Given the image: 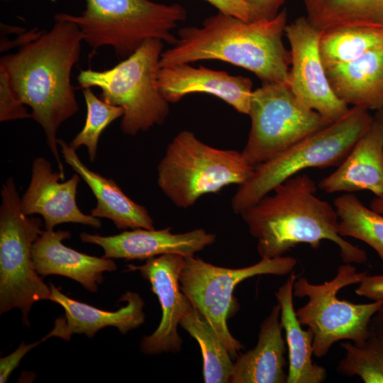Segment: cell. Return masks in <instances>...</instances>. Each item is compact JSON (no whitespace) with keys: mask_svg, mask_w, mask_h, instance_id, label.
Segmentation results:
<instances>
[{"mask_svg":"<svg viewBox=\"0 0 383 383\" xmlns=\"http://www.w3.org/2000/svg\"><path fill=\"white\" fill-rule=\"evenodd\" d=\"M55 21L49 31L21 46L16 52L1 57L0 65L6 70L17 98L31 109V118L43 129L65 179L56 135L61 124L79 111L71 73L79 60L84 38L76 23Z\"/></svg>","mask_w":383,"mask_h":383,"instance_id":"obj_1","label":"cell"},{"mask_svg":"<svg viewBox=\"0 0 383 383\" xmlns=\"http://www.w3.org/2000/svg\"><path fill=\"white\" fill-rule=\"evenodd\" d=\"M317 187L309 175L299 173L239 214L257 240L260 258L283 256L301 243L318 249L326 240L338 247L345 263L367 260L364 250L339 234L335 209L316 196Z\"/></svg>","mask_w":383,"mask_h":383,"instance_id":"obj_2","label":"cell"},{"mask_svg":"<svg viewBox=\"0 0 383 383\" xmlns=\"http://www.w3.org/2000/svg\"><path fill=\"white\" fill-rule=\"evenodd\" d=\"M287 13L267 21H245L218 11L201 28L186 26L160 55V67L217 60L254 73L262 83H288L290 51L283 43Z\"/></svg>","mask_w":383,"mask_h":383,"instance_id":"obj_3","label":"cell"},{"mask_svg":"<svg viewBox=\"0 0 383 383\" xmlns=\"http://www.w3.org/2000/svg\"><path fill=\"white\" fill-rule=\"evenodd\" d=\"M80 15L60 13L54 18L76 23L91 55L104 46L126 58L148 38L171 45L177 40L171 33L187 18L186 9L179 4H163L150 0H84Z\"/></svg>","mask_w":383,"mask_h":383,"instance_id":"obj_4","label":"cell"},{"mask_svg":"<svg viewBox=\"0 0 383 383\" xmlns=\"http://www.w3.org/2000/svg\"><path fill=\"white\" fill-rule=\"evenodd\" d=\"M374 121L368 109L353 106L338 121L305 138L273 160L254 167L250 177L238 187L232 198L233 212L239 215L303 170L339 166Z\"/></svg>","mask_w":383,"mask_h":383,"instance_id":"obj_5","label":"cell"},{"mask_svg":"<svg viewBox=\"0 0 383 383\" xmlns=\"http://www.w3.org/2000/svg\"><path fill=\"white\" fill-rule=\"evenodd\" d=\"M253 171L241 152L214 148L184 130L168 144L157 165V183L174 205L187 209L205 194L243 184Z\"/></svg>","mask_w":383,"mask_h":383,"instance_id":"obj_6","label":"cell"},{"mask_svg":"<svg viewBox=\"0 0 383 383\" xmlns=\"http://www.w3.org/2000/svg\"><path fill=\"white\" fill-rule=\"evenodd\" d=\"M162 48V40L148 38L113 67L102 71L82 70L78 74L82 89L99 87L100 99L123 109L121 129L124 134L135 135L162 125L170 113V103L157 85Z\"/></svg>","mask_w":383,"mask_h":383,"instance_id":"obj_7","label":"cell"},{"mask_svg":"<svg viewBox=\"0 0 383 383\" xmlns=\"http://www.w3.org/2000/svg\"><path fill=\"white\" fill-rule=\"evenodd\" d=\"M0 206V313L18 308L23 323L35 302L50 300L52 291L36 271L32 247L42 231V221L21 209L15 182L8 178L1 191Z\"/></svg>","mask_w":383,"mask_h":383,"instance_id":"obj_8","label":"cell"},{"mask_svg":"<svg viewBox=\"0 0 383 383\" xmlns=\"http://www.w3.org/2000/svg\"><path fill=\"white\" fill-rule=\"evenodd\" d=\"M366 272H358L351 263L338 267L336 275L321 284L311 283L304 277H297L293 285L295 297H308V301L296 311L301 326L313 333V355L321 358L340 340L362 344L371 335L370 322L383 302L354 304L338 298V292L359 284Z\"/></svg>","mask_w":383,"mask_h":383,"instance_id":"obj_9","label":"cell"},{"mask_svg":"<svg viewBox=\"0 0 383 383\" xmlns=\"http://www.w3.org/2000/svg\"><path fill=\"white\" fill-rule=\"evenodd\" d=\"M248 116L251 127L241 152L253 167L273 160L333 123L306 106L284 82L262 83L254 90Z\"/></svg>","mask_w":383,"mask_h":383,"instance_id":"obj_10","label":"cell"},{"mask_svg":"<svg viewBox=\"0 0 383 383\" xmlns=\"http://www.w3.org/2000/svg\"><path fill=\"white\" fill-rule=\"evenodd\" d=\"M296 265L295 258L284 255L261 258L257 263L241 268L216 266L194 255L184 257L179 274L180 289L222 339L232 358H235L244 347L227 326L229 313L235 309V288L243 280L257 275L288 274Z\"/></svg>","mask_w":383,"mask_h":383,"instance_id":"obj_11","label":"cell"},{"mask_svg":"<svg viewBox=\"0 0 383 383\" xmlns=\"http://www.w3.org/2000/svg\"><path fill=\"white\" fill-rule=\"evenodd\" d=\"M290 44L291 68L288 84L297 99L332 122L343 118L348 105L333 91L319 50L321 33L306 16L287 25Z\"/></svg>","mask_w":383,"mask_h":383,"instance_id":"obj_12","label":"cell"},{"mask_svg":"<svg viewBox=\"0 0 383 383\" xmlns=\"http://www.w3.org/2000/svg\"><path fill=\"white\" fill-rule=\"evenodd\" d=\"M184 258L181 255L170 253L149 258L141 265H127V271H139L150 282L161 306L162 317L158 327L141 340L140 350L145 354L159 355L181 350L182 340L177 333V326L182 318L184 299L179 284Z\"/></svg>","mask_w":383,"mask_h":383,"instance_id":"obj_13","label":"cell"},{"mask_svg":"<svg viewBox=\"0 0 383 383\" xmlns=\"http://www.w3.org/2000/svg\"><path fill=\"white\" fill-rule=\"evenodd\" d=\"M31 171L30 184L21 199L23 213L40 215L48 231L63 223H81L95 228L101 226L99 218L82 213L77 206L78 174L63 181L61 174L53 172L50 162L42 157L33 160Z\"/></svg>","mask_w":383,"mask_h":383,"instance_id":"obj_14","label":"cell"},{"mask_svg":"<svg viewBox=\"0 0 383 383\" xmlns=\"http://www.w3.org/2000/svg\"><path fill=\"white\" fill-rule=\"evenodd\" d=\"M80 239L83 243L100 246L104 252L103 257L131 260L170 253L194 256L213 244L216 236L203 228L173 233L168 227L160 230L135 228L110 236L83 232Z\"/></svg>","mask_w":383,"mask_h":383,"instance_id":"obj_15","label":"cell"},{"mask_svg":"<svg viewBox=\"0 0 383 383\" xmlns=\"http://www.w3.org/2000/svg\"><path fill=\"white\" fill-rule=\"evenodd\" d=\"M157 85L169 103L179 101L192 93L213 95L240 113L248 115L252 94V82L248 77L231 75L225 71L189 64L161 67L157 72Z\"/></svg>","mask_w":383,"mask_h":383,"instance_id":"obj_16","label":"cell"},{"mask_svg":"<svg viewBox=\"0 0 383 383\" xmlns=\"http://www.w3.org/2000/svg\"><path fill=\"white\" fill-rule=\"evenodd\" d=\"M70 237L68 231H43L32 247L36 271L42 277L51 274L68 277L96 292L104 280L103 273L115 271L117 265L111 259L87 255L65 245L62 240Z\"/></svg>","mask_w":383,"mask_h":383,"instance_id":"obj_17","label":"cell"},{"mask_svg":"<svg viewBox=\"0 0 383 383\" xmlns=\"http://www.w3.org/2000/svg\"><path fill=\"white\" fill-rule=\"evenodd\" d=\"M318 187L328 194L367 190L383 197V128L375 117L342 163Z\"/></svg>","mask_w":383,"mask_h":383,"instance_id":"obj_18","label":"cell"},{"mask_svg":"<svg viewBox=\"0 0 383 383\" xmlns=\"http://www.w3.org/2000/svg\"><path fill=\"white\" fill-rule=\"evenodd\" d=\"M65 162L87 183L97 204L91 215L111 220L118 229H155L146 208L126 196L112 179L89 169L73 149L62 139L57 140Z\"/></svg>","mask_w":383,"mask_h":383,"instance_id":"obj_19","label":"cell"},{"mask_svg":"<svg viewBox=\"0 0 383 383\" xmlns=\"http://www.w3.org/2000/svg\"><path fill=\"white\" fill-rule=\"evenodd\" d=\"M280 312V305L274 306L260 326L255 347L238 354L231 383L287 382L286 341L282 336Z\"/></svg>","mask_w":383,"mask_h":383,"instance_id":"obj_20","label":"cell"},{"mask_svg":"<svg viewBox=\"0 0 383 383\" xmlns=\"http://www.w3.org/2000/svg\"><path fill=\"white\" fill-rule=\"evenodd\" d=\"M335 95L348 105L383 110V47L325 68Z\"/></svg>","mask_w":383,"mask_h":383,"instance_id":"obj_21","label":"cell"},{"mask_svg":"<svg viewBox=\"0 0 383 383\" xmlns=\"http://www.w3.org/2000/svg\"><path fill=\"white\" fill-rule=\"evenodd\" d=\"M51 301L63 307L70 334H84L89 338L107 326L116 327L122 334L135 329L145 321L144 301L135 292L128 291L120 300L125 306L115 311H108L68 297L51 282Z\"/></svg>","mask_w":383,"mask_h":383,"instance_id":"obj_22","label":"cell"},{"mask_svg":"<svg viewBox=\"0 0 383 383\" xmlns=\"http://www.w3.org/2000/svg\"><path fill=\"white\" fill-rule=\"evenodd\" d=\"M297 278L291 273L287 280L276 291L281 307L280 321L285 332L289 350V372L287 383H321L327 377L326 369L314 363L313 333L304 330L296 315L293 303V285Z\"/></svg>","mask_w":383,"mask_h":383,"instance_id":"obj_23","label":"cell"},{"mask_svg":"<svg viewBox=\"0 0 383 383\" xmlns=\"http://www.w3.org/2000/svg\"><path fill=\"white\" fill-rule=\"evenodd\" d=\"M309 21L321 33L349 28L383 31V0H302Z\"/></svg>","mask_w":383,"mask_h":383,"instance_id":"obj_24","label":"cell"},{"mask_svg":"<svg viewBox=\"0 0 383 383\" xmlns=\"http://www.w3.org/2000/svg\"><path fill=\"white\" fill-rule=\"evenodd\" d=\"M179 324L199 345L203 357L204 382H230L233 362L229 350L210 323L185 295Z\"/></svg>","mask_w":383,"mask_h":383,"instance_id":"obj_25","label":"cell"},{"mask_svg":"<svg viewBox=\"0 0 383 383\" xmlns=\"http://www.w3.org/2000/svg\"><path fill=\"white\" fill-rule=\"evenodd\" d=\"M333 204L339 218V234L370 245L381 259L383 268V215L367 208L353 193L338 196Z\"/></svg>","mask_w":383,"mask_h":383,"instance_id":"obj_26","label":"cell"},{"mask_svg":"<svg viewBox=\"0 0 383 383\" xmlns=\"http://www.w3.org/2000/svg\"><path fill=\"white\" fill-rule=\"evenodd\" d=\"M383 47V31L349 28L321 33L319 50L325 68L354 60Z\"/></svg>","mask_w":383,"mask_h":383,"instance_id":"obj_27","label":"cell"},{"mask_svg":"<svg viewBox=\"0 0 383 383\" xmlns=\"http://www.w3.org/2000/svg\"><path fill=\"white\" fill-rule=\"evenodd\" d=\"M345 352L336 370L344 376H358L365 383H383V340L371 333L362 344L340 343Z\"/></svg>","mask_w":383,"mask_h":383,"instance_id":"obj_28","label":"cell"},{"mask_svg":"<svg viewBox=\"0 0 383 383\" xmlns=\"http://www.w3.org/2000/svg\"><path fill=\"white\" fill-rule=\"evenodd\" d=\"M83 95L87 106L85 123L69 145L75 150L85 146L89 160L94 162L101 134L113 121L123 116L124 111L121 107L98 98L90 87L83 89Z\"/></svg>","mask_w":383,"mask_h":383,"instance_id":"obj_29","label":"cell"},{"mask_svg":"<svg viewBox=\"0 0 383 383\" xmlns=\"http://www.w3.org/2000/svg\"><path fill=\"white\" fill-rule=\"evenodd\" d=\"M51 337L61 338L65 340H70L71 335L70 334L65 317H60L55 322L53 329L42 339L30 344H25L21 342L19 347L10 355L0 359V382H6L11 372L19 365L21 359L31 349L42 343L48 338Z\"/></svg>","mask_w":383,"mask_h":383,"instance_id":"obj_30","label":"cell"},{"mask_svg":"<svg viewBox=\"0 0 383 383\" xmlns=\"http://www.w3.org/2000/svg\"><path fill=\"white\" fill-rule=\"evenodd\" d=\"M30 117L25 105L16 96L6 70L0 65V121Z\"/></svg>","mask_w":383,"mask_h":383,"instance_id":"obj_31","label":"cell"},{"mask_svg":"<svg viewBox=\"0 0 383 383\" xmlns=\"http://www.w3.org/2000/svg\"><path fill=\"white\" fill-rule=\"evenodd\" d=\"M251 13L252 21H267L275 18L285 0H243Z\"/></svg>","mask_w":383,"mask_h":383,"instance_id":"obj_32","label":"cell"},{"mask_svg":"<svg viewBox=\"0 0 383 383\" xmlns=\"http://www.w3.org/2000/svg\"><path fill=\"white\" fill-rule=\"evenodd\" d=\"M355 293L360 296L366 297L373 301L383 302V274L365 275Z\"/></svg>","mask_w":383,"mask_h":383,"instance_id":"obj_33","label":"cell"},{"mask_svg":"<svg viewBox=\"0 0 383 383\" xmlns=\"http://www.w3.org/2000/svg\"><path fill=\"white\" fill-rule=\"evenodd\" d=\"M216 7L218 11L233 16L245 21H251V13L243 0H204Z\"/></svg>","mask_w":383,"mask_h":383,"instance_id":"obj_34","label":"cell"},{"mask_svg":"<svg viewBox=\"0 0 383 383\" xmlns=\"http://www.w3.org/2000/svg\"><path fill=\"white\" fill-rule=\"evenodd\" d=\"M371 332L383 340V306L374 315L370 322Z\"/></svg>","mask_w":383,"mask_h":383,"instance_id":"obj_35","label":"cell"},{"mask_svg":"<svg viewBox=\"0 0 383 383\" xmlns=\"http://www.w3.org/2000/svg\"><path fill=\"white\" fill-rule=\"evenodd\" d=\"M370 208L383 215V197H374L371 201Z\"/></svg>","mask_w":383,"mask_h":383,"instance_id":"obj_36","label":"cell"},{"mask_svg":"<svg viewBox=\"0 0 383 383\" xmlns=\"http://www.w3.org/2000/svg\"><path fill=\"white\" fill-rule=\"evenodd\" d=\"M375 118L380 122L383 128V110L378 111Z\"/></svg>","mask_w":383,"mask_h":383,"instance_id":"obj_37","label":"cell"},{"mask_svg":"<svg viewBox=\"0 0 383 383\" xmlns=\"http://www.w3.org/2000/svg\"><path fill=\"white\" fill-rule=\"evenodd\" d=\"M1 1H11V0H1Z\"/></svg>","mask_w":383,"mask_h":383,"instance_id":"obj_38","label":"cell"}]
</instances>
